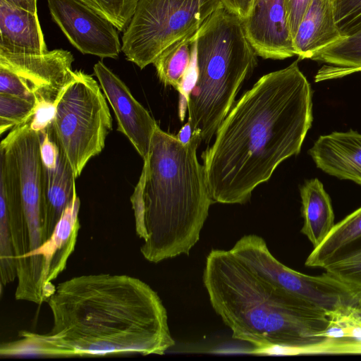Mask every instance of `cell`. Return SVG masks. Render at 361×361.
Listing matches in <instances>:
<instances>
[{"instance_id":"cell-1","label":"cell","mask_w":361,"mask_h":361,"mask_svg":"<svg viewBox=\"0 0 361 361\" xmlns=\"http://www.w3.org/2000/svg\"><path fill=\"white\" fill-rule=\"evenodd\" d=\"M47 302L51 331H20L18 339L1 344V357L163 355L175 345L161 298L135 277L75 276L59 283Z\"/></svg>"},{"instance_id":"cell-2","label":"cell","mask_w":361,"mask_h":361,"mask_svg":"<svg viewBox=\"0 0 361 361\" xmlns=\"http://www.w3.org/2000/svg\"><path fill=\"white\" fill-rule=\"evenodd\" d=\"M299 60L246 91L202 152L213 204H245L282 161L300 153L313 117L311 85Z\"/></svg>"},{"instance_id":"cell-3","label":"cell","mask_w":361,"mask_h":361,"mask_svg":"<svg viewBox=\"0 0 361 361\" xmlns=\"http://www.w3.org/2000/svg\"><path fill=\"white\" fill-rule=\"evenodd\" d=\"M201 142L196 133L183 144L159 126L154 132L130 197L140 252L150 262L188 255L200 240L213 204L197 157Z\"/></svg>"},{"instance_id":"cell-4","label":"cell","mask_w":361,"mask_h":361,"mask_svg":"<svg viewBox=\"0 0 361 361\" xmlns=\"http://www.w3.org/2000/svg\"><path fill=\"white\" fill-rule=\"evenodd\" d=\"M202 280L212 308L232 337L257 353L316 352L330 341L324 336L330 322L324 310L277 289L231 250L209 252Z\"/></svg>"},{"instance_id":"cell-5","label":"cell","mask_w":361,"mask_h":361,"mask_svg":"<svg viewBox=\"0 0 361 361\" xmlns=\"http://www.w3.org/2000/svg\"><path fill=\"white\" fill-rule=\"evenodd\" d=\"M256 56L242 20L224 6L195 33L187 109L192 133L202 142L209 144L233 107Z\"/></svg>"},{"instance_id":"cell-6","label":"cell","mask_w":361,"mask_h":361,"mask_svg":"<svg viewBox=\"0 0 361 361\" xmlns=\"http://www.w3.org/2000/svg\"><path fill=\"white\" fill-rule=\"evenodd\" d=\"M101 87L90 75L75 71L59 97L49 133L75 177L104 149L112 118Z\"/></svg>"},{"instance_id":"cell-7","label":"cell","mask_w":361,"mask_h":361,"mask_svg":"<svg viewBox=\"0 0 361 361\" xmlns=\"http://www.w3.org/2000/svg\"><path fill=\"white\" fill-rule=\"evenodd\" d=\"M221 0H139L122 37L121 51L142 69L168 47L194 35Z\"/></svg>"},{"instance_id":"cell-8","label":"cell","mask_w":361,"mask_h":361,"mask_svg":"<svg viewBox=\"0 0 361 361\" xmlns=\"http://www.w3.org/2000/svg\"><path fill=\"white\" fill-rule=\"evenodd\" d=\"M258 276L277 289L324 310L329 316L355 307L361 290L331 274L310 276L280 262L269 251L264 239L255 234L240 238L230 250Z\"/></svg>"},{"instance_id":"cell-9","label":"cell","mask_w":361,"mask_h":361,"mask_svg":"<svg viewBox=\"0 0 361 361\" xmlns=\"http://www.w3.org/2000/svg\"><path fill=\"white\" fill-rule=\"evenodd\" d=\"M1 144L11 152L17 166L21 203L8 215L16 255H35L46 242L44 231V180L40 155V136L30 120L11 129Z\"/></svg>"},{"instance_id":"cell-10","label":"cell","mask_w":361,"mask_h":361,"mask_svg":"<svg viewBox=\"0 0 361 361\" xmlns=\"http://www.w3.org/2000/svg\"><path fill=\"white\" fill-rule=\"evenodd\" d=\"M54 21L83 54L116 59L121 45L116 27L80 0H47Z\"/></svg>"},{"instance_id":"cell-11","label":"cell","mask_w":361,"mask_h":361,"mask_svg":"<svg viewBox=\"0 0 361 361\" xmlns=\"http://www.w3.org/2000/svg\"><path fill=\"white\" fill-rule=\"evenodd\" d=\"M72 54L54 49L44 54H15L0 50V68L17 75L37 100L56 102L73 80Z\"/></svg>"},{"instance_id":"cell-12","label":"cell","mask_w":361,"mask_h":361,"mask_svg":"<svg viewBox=\"0 0 361 361\" xmlns=\"http://www.w3.org/2000/svg\"><path fill=\"white\" fill-rule=\"evenodd\" d=\"M93 68L102 90L114 112L117 130L128 139L144 160L158 126L157 122L133 96L126 85L102 61L95 63Z\"/></svg>"},{"instance_id":"cell-13","label":"cell","mask_w":361,"mask_h":361,"mask_svg":"<svg viewBox=\"0 0 361 361\" xmlns=\"http://www.w3.org/2000/svg\"><path fill=\"white\" fill-rule=\"evenodd\" d=\"M243 25L257 56L282 60L295 55L284 0H253Z\"/></svg>"},{"instance_id":"cell-14","label":"cell","mask_w":361,"mask_h":361,"mask_svg":"<svg viewBox=\"0 0 361 361\" xmlns=\"http://www.w3.org/2000/svg\"><path fill=\"white\" fill-rule=\"evenodd\" d=\"M309 154L317 168L361 185V134L349 130L321 135Z\"/></svg>"},{"instance_id":"cell-15","label":"cell","mask_w":361,"mask_h":361,"mask_svg":"<svg viewBox=\"0 0 361 361\" xmlns=\"http://www.w3.org/2000/svg\"><path fill=\"white\" fill-rule=\"evenodd\" d=\"M80 198L75 193L51 237L39 250L42 262L44 293L47 302L56 288L52 281L66 269L68 259L74 251L80 229Z\"/></svg>"},{"instance_id":"cell-16","label":"cell","mask_w":361,"mask_h":361,"mask_svg":"<svg viewBox=\"0 0 361 361\" xmlns=\"http://www.w3.org/2000/svg\"><path fill=\"white\" fill-rule=\"evenodd\" d=\"M341 38L335 20L334 0H312L293 39L295 54L300 60L312 59Z\"/></svg>"},{"instance_id":"cell-17","label":"cell","mask_w":361,"mask_h":361,"mask_svg":"<svg viewBox=\"0 0 361 361\" xmlns=\"http://www.w3.org/2000/svg\"><path fill=\"white\" fill-rule=\"evenodd\" d=\"M0 50L15 54L48 51L37 13L0 0Z\"/></svg>"},{"instance_id":"cell-18","label":"cell","mask_w":361,"mask_h":361,"mask_svg":"<svg viewBox=\"0 0 361 361\" xmlns=\"http://www.w3.org/2000/svg\"><path fill=\"white\" fill-rule=\"evenodd\" d=\"M75 179L71 165L60 152L55 169L44 166V231L46 241L51 237L63 212L76 193Z\"/></svg>"},{"instance_id":"cell-19","label":"cell","mask_w":361,"mask_h":361,"mask_svg":"<svg viewBox=\"0 0 361 361\" xmlns=\"http://www.w3.org/2000/svg\"><path fill=\"white\" fill-rule=\"evenodd\" d=\"M303 226L301 233L317 247L333 228L334 214L331 199L317 178L306 181L300 188Z\"/></svg>"},{"instance_id":"cell-20","label":"cell","mask_w":361,"mask_h":361,"mask_svg":"<svg viewBox=\"0 0 361 361\" xmlns=\"http://www.w3.org/2000/svg\"><path fill=\"white\" fill-rule=\"evenodd\" d=\"M195 35H189L165 49L153 62L160 81L172 86L180 94V117L187 109L185 85L192 68L195 51Z\"/></svg>"},{"instance_id":"cell-21","label":"cell","mask_w":361,"mask_h":361,"mask_svg":"<svg viewBox=\"0 0 361 361\" xmlns=\"http://www.w3.org/2000/svg\"><path fill=\"white\" fill-rule=\"evenodd\" d=\"M312 60L326 64L318 71L315 82L361 72V30L319 51Z\"/></svg>"},{"instance_id":"cell-22","label":"cell","mask_w":361,"mask_h":361,"mask_svg":"<svg viewBox=\"0 0 361 361\" xmlns=\"http://www.w3.org/2000/svg\"><path fill=\"white\" fill-rule=\"evenodd\" d=\"M361 238V207L335 224L324 240L310 252L305 265L324 269L344 248Z\"/></svg>"},{"instance_id":"cell-23","label":"cell","mask_w":361,"mask_h":361,"mask_svg":"<svg viewBox=\"0 0 361 361\" xmlns=\"http://www.w3.org/2000/svg\"><path fill=\"white\" fill-rule=\"evenodd\" d=\"M36 104L0 93V133L27 122L35 112Z\"/></svg>"},{"instance_id":"cell-24","label":"cell","mask_w":361,"mask_h":361,"mask_svg":"<svg viewBox=\"0 0 361 361\" xmlns=\"http://www.w3.org/2000/svg\"><path fill=\"white\" fill-rule=\"evenodd\" d=\"M109 20L117 30L125 31L139 0H80Z\"/></svg>"},{"instance_id":"cell-25","label":"cell","mask_w":361,"mask_h":361,"mask_svg":"<svg viewBox=\"0 0 361 361\" xmlns=\"http://www.w3.org/2000/svg\"><path fill=\"white\" fill-rule=\"evenodd\" d=\"M324 269L342 282L361 290V247L341 254L327 264Z\"/></svg>"},{"instance_id":"cell-26","label":"cell","mask_w":361,"mask_h":361,"mask_svg":"<svg viewBox=\"0 0 361 361\" xmlns=\"http://www.w3.org/2000/svg\"><path fill=\"white\" fill-rule=\"evenodd\" d=\"M334 13L343 37L361 30V0H334Z\"/></svg>"},{"instance_id":"cell-27","label":"cell","mask_w":361,"mask_h":361,"mask_svg":"<svg viewBox=\"0 0 361 361\" xmlns=\"http://www.w3.org/2000/svg\"><path fill=\"white\" fill-rule=\"evenodd\" d=\"M0 93L11 95L31 102H37L35 94L17 75L0 68Z\"/></svg>"},{"instance_id":"cell-28","label":"cell","mask_w":361,"mask_h":361,"mask_svg":"<svg viewBox=\"0 0 361 361\" xmlns=\"http://www.w3.org/2000/svg\"><path fill=\"white\" fill-rule=\"evenodd\" d=\"M58 101L52 102L43 99L37 100L35 112L30 120V126L33 130L39 133L51 125Z\"/></svg>"},{"instance_id":"cell-29","label":"cell","mask_w":361,"mask_h":361,"mask_svg":"<svg viewBox=\"0 0 361 361\" xmlns=\"http://www.w3.org/2000/svg\"><path fill=\"white\" fill-rule=\"evenodd\" d=\"M49 127L39 133L40 155L43 166L48 169L53 170L56 168L58 164L59 149L50 135Z\"/></svg>"},{"instance_id":"cell-30","label":"cell","mask_w":361,"mask_h":361,"mask_svg":"<svg viewBox=\"0 0 361 361\" xmlns=\"http://www.w3.org/2000/svg\"><path fill=\"white\" fill-rule=\"evenodd\" d=\"M290 31L293 39L298 27L312 0H284Z\"/></svg>"},{"instance_id":"cell-31","label":"cell","mask_w":361,"mask_h":361,"mask_svg":"<svg viewBox=\"0 0 361 361\" xmlns=\"http://www.w3.org/2000/svg\"><path fill=\"white\" fill-rule=\"evenodd\" d=\"M221 1L227 10L243 21L247 18L253 0H221Z\"/></svg>"},{"instance_id":"cell-32","label":"cell","mask_w":361,"mask_h":361,"mask_svg":"<svg viewBox=\"0 0 361 361\" xmlns=\"http://www.w3.org/2000/svg\"><path fill=\"white\" fill-rule=\"evenodd\" d=\"M8 4L26 10L27 11L37 13V0H4Z\"/></svg>"},{"instance_id":"cell-33","label":"cell","mask_w":361,"mask_h":361,"mask_svg":"<svg viewBox=\"0 0 361 361\" xmlns=\"http://www.w3.org/2000/svg\"><path fill=\"white\" fill-rule=\"evenodd\" d=\"M192 128L190 123L188 121L180 130L176 135L178 140L183 144L188 143L192 137Z\"/></svg>"},{"instance_id":"cell-34","label":"cell","mask_w":361,"mask_h":361,"mask_svg":"<svg viewBox=\"0 0 361 361\" xmlns=\"http://www.w3.org/2000/svg\"><path fill=\"white\" fill-rule=\"evenodd\" d=\"M355 310L357 312L361 314V295L359 298V300H358V302H357L356 306L355 307Z\"/></svg>"}]
</instances>
